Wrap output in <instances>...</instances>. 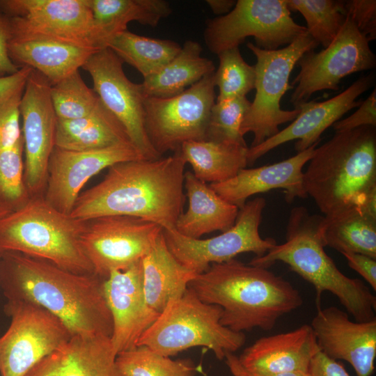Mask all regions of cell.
I'll return each instance as SVG.
<instances>
[{
    "mask_svg": "<svg viewBox=\"0 0 376 376\" xmlns=\"http://www.w3.org/2000/svg\"><path fill=\"white\" fill-rule=\"evenodd\" d=\"M185 164L179 150L155 159L115 164L100 183L79 194L70 215L84 221L130 216L175 228L186 200Z\"/></svg>",
    "mask_w": 376,
    "mask_h": 376,
    "instance_id": "cell-1",
    "label": "cell"
},
{
    "mask_svg": "<svg viewBox=\"0 0 376 376\" xmlns=\"http://www.w3.org/2000/svg\"><path fill=\"white\" fill-rule=\"evenodd\" d=\"M104 280L95 274L73 273L17 252L0 256V287L6 299L44 308L61 319L73 335L111 338L113 321L104 297Z\"/></svg>",
    "mask_w": 376,
    "mask_h": 376,
    "instance_id": "cell-2",
    "label": "cell"
},
{
    "mask_svg": "<svg viewBox=\"0 0 376 376\" xmlns=\"http://www.w3.org/2000/svg\"><path fill=\"white\" fill-rule=\"evenodd\" d=\"M188 288L203 301L220 306L221 323L236 332L272 330L281 317L303 304L299 290L287 280L235 258L212 264Z\"/></svg>",
    "mask_w": 376,
    "mask_h": 376,
    "instance_id": "cell-3",
    "label": "cell"
},
{
    "mask_svg": "<svg viewBox=\"0 0 376 376\" xmlns=\"http://www.w3.org/2000/svg\"><path fill=\"white\" fill-rule=\"evenodd\" d=\"M304 188L324 217L352 207L376 212V129L336 132L315 148Z\"/></svg>",
    "mask_w": 376,
    "mask_h": 376,
    "instance_id": "cell-4",
    "label": "cell"
},
{
    "mask_svg": "<svg viewBox=\"0 0 376 376\" xmlns=\"http://www.w3.org/2000/svg\"><path fill=\"white\" fill-rule=\"evenodd\" d=\"M324 216L311 214L304 206L293 207L289 214L285 242L276 244L249 264L268 268L282 262L313 285L316 304L329 292L357 322L376 319V297L360 279L345 276L324 251L322 236Z\"/></svg>",
    "mask_w": 376,
    "mask_h": 376,
    "instance_id": "cell-5",
    "label": "cell"
},
{
    "mask_svg": "<svg viewBox=\"0 0 376 376\" xmlns=\"http://www.w3.org/2000/svg\"><path fill=\"white\" fill-rule=\"evenodd\" d=\"M86 225L34 196L0 220V256L17 252L73 273L94 274L81 243Z\"/></svg>",
    "mask_w": 376,
    "mask_h": 376,
    "instance_id": "cell-6",
    "label": "cell"
},
{
    "mask_svg": "<svg viewBox=\"0 0 376 376\" xmlns=\"http://www.w3.org/2000/svg\"><path fill=\"white\" fill-rule=\"evenodd\" d=\"M222 308L203 301L188 288L170 301L156 320L141 335L137 346H146L165 357H173L195 347L210 350L219 360L234 353L246 342L244 332H236L221 322Z\"/></svg>",
    "mask_w": 376,
    "mask_h": 376,
    "instance_id": "cell-7",
    "label": "cell"
},
{
    "mask_svg": "<svg viewBox=\"0 0 376 376\" xmlns=\"http://www.w3.org/2000/svg\"><path fill=\"white\" fill-rule=\"evenodd\" d=\"M247 47L256 58L254 99L244 116L240 132L244 136L251 132V147L256 146L276 134L279 125L293 121L299 109L283 110L280 103L289 84L290 75L300 58L319 45L308 31L284 47L263 49L248 42Z\"/></svg>",
    "mask_w": 376,
    "mask_h": 376,
    "instance_id": "cell-8",
    "label": "cell"
},
{
    "mask_svg": "<svg viewBox=\"0 0 376 376\" xmlns=\"http://www.w3.org/2000/svg\"><path fill=\"white\" fill-rule=\"evenodd\" d=\"M306 31L291 17L286 0H238L228 13L207 21L203 38L218 55L239 47L248 37H253L261 49H277Z\"/></svg>",
    "mask_w": 376,
    "mask_h": 376,
    "instance_id": "cell-9",
    "label": "cell"
},
{
    "mask_svg": "<svg viewBox=\"0 0 376 376\" xmlns=\"http://www.w3.org/2000/svg\"><path fill=\"white\" fill-rule=\"evenodd\" d=\"M214 73L182 93L168 97H144L145 127L149 141L162 157L188 141L206 140L216 101Z\"/></svg>",
    "mask_w": 376,
    "mask_h": 376,
    "instance_id": "cell-10",
    "label": "cell"
},
{
    "mask_svg": "<svg viewBox=\"0 0 376 376\" xmlns=\"http://www.w3.org/2000/svg\"><path fill=\"white\" fill-rule=\"evenodd\" d=\"M265 206L263 197L246 201L239 209L231 228L207 239L188 237L174 228H163L166 244L180 263L196 274L205 272L212 264L227 262L242 253L262 256L277 244L274 239L263 238L259 233Z\"/></svg>",
    "mask_w": 376,
    "mask_h": 376,
    "instance_id": "cell-11",
    "label": "cell"
},
{
    "mask_svg": "<svg viewBox=\"0 0 376 376\" xmlns=\"http://www.w3.org/2000/svg\"><path fill=\"white\" fill-rule=\"evenodd\" d=\"M10 324L0 337L1 376H24L73 334L58 317L26 301L8 300Z\"/></svg>",
    "mask_w": 376,
    "mask_h": 376,
    "instance_id": "cell-12",
    "label": "cell"
},
{
    "mask_svg": "<svg viewBox=\"0 0 376 376\" xmlns=\"http://www.w3.org/2000/svg\"><path fill=\"white\" fill-rule=\"evenodd\" d=\"M0 9L9 16L12 38H49L101 50L88 0H6Z\"/></svg>",
    "mask_w": 376,
    "mask_h": 376,
    "instance_id": "cell-13",
    "label": "cell"
},
{
    "mask_svg": "<svg viewBox=\"0 0 376 376\" xmlns=\"http://www.w3.org/2000/svg\"><path fill=\"white\" fill-rule=\"evenodd\" d=\"M297 64L300 70L291 85L296 84L290 97L294 106L307 102L315 92L338 90L344 77L374 68L376 57L368 40L346 16L339 32L327 47L305 53Z\"/></svg>",
    "mask_w": 376,
    "mask_h": 376,
    "instance_id": "cell-14",
    "label": "cell"
},
{
    "mask_svg": "<svg viewBox=\"0 0 376 376\" xmlns=\"http://www.w3.org/2000/svg\"><path fill=\"white\" fill-rule=\"evenodd\" d=\"M163 230L150 221L130 216H105L86 221L81 237L94 274L106 279L143 259Z\"/></svg>",
    "mask_w": 376,
    "mask_h": 376,
    "instance_id": "cell-15",
    "label": "cell"
},
{
    "mask_svg": "<svg viewBox=\"0 0 376 376\" xmlns=\"http://www.w3.org/2000/svg\"><path fill=\"white\" fill-rule=\"evenodd\" d=\"M123 61L109 48L91 55L82 66L92 78L93 90L125 128L132 144L147 159L162 157L153 148L145 127L141 84L125 75Z\"/></svg>",
    "mask_w": 376,
    "mask_h": 376,
    "instance_id": "cell-16",
    "label": "cell"
},
{
    "mask_svg": "<svg viewBox=\"0 0 376 376\" xmlns=\"http://www.w3.org/2000/svg\"><path fill=\"white\" fill-rule=\"evenodd\" d=\"M51 86L43 75L33 70L19 104L25 154L24 179L29 194L33 196L45 188L49 162L55 147L56 116Z\"/></svg>",
    "mask_w": 376,
    "mask_h": 376,
    "instance_id": "cell-17",
    "label": "cell"
},
{
    "mask_svg": "<svg viewBox=\"0 0 376 376\" xmlns=\"http://www.w3.org/2000/svg\"><path fill=\"white\" fill-rule=\"evenodd\" d=\"M143 159L146 158L132 143L85 151L54 147L43 198L55 209L70 214L81 189L91 178L115 164Z\"/></svg>",
    "mask_w": 376,
    "mask_h": 376,
    "instance_id": "cell-18",
    "label": "cell"
},
{
    "mask_svg": "<svg viewBox=\"0 0 376 376\" xmlns=\"http://www.w3.org/2000/svg\"><path fill=\"white\" fill-rule=\"evenodd\" d=\"M374 75L361 77L347 89L322 102H304L295 106L299 109L297 118L285 128L262 143L250 147L247 163L253 164L258 159L281 144L297 139L295 149L304 151L320 141V136L331 125L354 107L361 100L356 99L368 91L373 84Z\"/></svg>",
    "mask_w": 376,
    "mask_h": 376,
    "instance_id": "cell-19",
    "label": "cell"
},
{
    "mask_svg": "<svg viewBox=\"0 0 376 376\" xmlns=\"http://www.w3.org/2000/svg\"><path fill=\"white\" fill-rule=\"evenodd\" d=\"M311 327L320 351L349 363L357 376H372L376 358V319L352 321L348 313L331 306L318 308Z\"/></svg>",
    "mask_w": 376,
    "mask_h": 376,
    "instance_id": "cell-20",
    "label": "cell"
},
{
    "mask_svg": "<svg viewBox=\"0 0 376 376\" xmlns=\"http://www.w3.org/2000/svg\"><path fill=\"white\" fill-rule=\"evenodd\" d=\"M103 286L113 321L111 341L118 354L136 347L141 335L159 313L146 301L142 260L125 270L112 271Z\"/></svg>",
    "mask_w": 376,
    "mask_h": 376,
    "instance_id": "cell-21",
    "label": "cell"
},
{
    "mask_svg": "<svg viewBox=\"0 0 376 376\" xmlns=\"http://www.w3.org/2000/svg\"><path fill=\"white\" fill-rule=\"evenodd\" d=\"M318 143L281 162L243 169L233 178L210 186L221 198L239 209L250 196L276 189L283 191L288 203L296 198H305L308 196L304 188L302 169L311 159Z\"/></svg>",
    "mask_w": 376,
    "mask_h": 376,
    "instance_id": "cell-22",
    "label": "cell"
},
{
    "mask_svg": "<svg viewBox=\"0 0 376 376\" xmlns=\"http://www.w3.org/2000/svg\"><path fill=\"white\" fill-rule=\"evenodd\" d=\"M318 352L311 325L304 324L290 331L258 338L244 350L238 359L246 370L258 375L308 372Z\"/></svg>",
    "mask_w": 376,
    "mask_h": 376,
    "instance_id": "cell-23",
    "label": "cell"
},
{
    "mask_svg": "<svg viewBox=\"0 0 376 376\" xmlns=\"http://www.w3.org/2000/svg\"><path fill=\"white\" fill-rule=\"evenodd\" d=\"M111 338L73 335L24 376H121Z\"/></svg>",
    "mask_w": 376,
    "mask_h": 376,
    "instance_id": "cell-24",
    "label": "cell"
},
{
    "mask_svg": "<svg viewBox=\"0 0 376 376\" xmlns=\"http://www.w3.org/2000/svg\"><path fill=\"white\" fill-rule=\"evenodd\" d=\"M98 51L49 38H12L8 43L13 61L40 72L52 85L79 71Z\"/></svg>",
    "mask_w": 376,
    "mask_h": 376,
    "instance_id": "cell-25",
    "label": "cell"
},
{
    "mask_svg": "<svg viewBox=\"0 0 376 376\" xmlns=\"http://www.w3.org/2000/svg\"><path fill=\"white\" fill-rule=\"evenodd\" d=\"M184 187L189 206L175 222V229L179 233L198 239L214 231L224 232L234 225L239 208L221 198L191 171L185 173Z\"/></svg>",
    "mask_w": 376,
    "mask_h": 376,
    "instance_id": "cell-26",
    "label": "cell"
},
{
    "mask_svg": "<svg viewBox=\"0 0 376 376\" xmlns=\"http://www.w3.org/2000/svg\"><path fill=\"white\" fill-rule=\"evenodd\" d=\"M143 287L147 304L160 313L168 303L181 297L197 275L180 263L169 250L163 230L142 259Z\"/></svg>",
    "mask_w": 376,
    "mask_h": 376,
    "instance_id": "cell-27",
    "label": "cell"
},
{
    "mask_svg": "<svg viewBox=\"0 0 376 376\" xmlns=\"http://www.w3.org/2000/svg\"><path fill=\"white\" fill-rule=\"evenodd\" d=\"M93 13L97 43L100 49L108 47L117 34L127 29L131 22L156 26L171 13L164 0H88Z\"/></svg>",
    "mask_w": 376,
    "mask_h": 376,
    "instance_id": "cell-28",
    "label": "cell"
},
{
    "mask_svg": "<svg viewBox=\"0 0 376 376\" xmlns=\"http://www.w3.org/2000/svg\"><path fill=\"white\" fill-rule=\"evenodd\" d=\"M127 143L132 142L125 128L101 100L95 109L85 117L70 120L56 118V148L85 151Z\"/></svg>",
    "mask_w": 376,
    "mask_h": 376,
    "instance_id": "cell-29",
    "label": "cell"
},
{
    "mask_svg": "<svg viewBox=\"0 0 376 376\" xmlns=\"http://www.w3.org/2000/svg\"><path fill=\"white\" fill-rule=\"evenodd\" d=\"M201 45L187 40L178 54L157 73L141 84L144 97L176 95L215 71L214 63L202 56Z\"/></svg>",
    "mask_w": 376,
    "mask_h": 376,
    "instance_id": "cell-30",
    "label": "cell"
},
{
    "mask_svg": "<svg viewBox=\"0 0 376 376\" xmlns=\"http://www.w3.org/2000/svg\"><path fill=\"white\" fill-rule=\"evenodd\" d=\"M248 149L246 145L205 140L185 142L179 150L195 177L212 184L228 180L245 169Z\"/></svg>",
    "mask_w": 376,
    "mask_h": 376,
    "instance_id": "cell-31",
    "label": "cell"
},
{
    "mask_svg": "<svg viewBox=\"0 0 376 376\" xmlns=\"http://www.w3.org/2000/svg\"><path fill=\"white\" fill-rule=\"evenodd\" d=\"M322 236L325 246L341 254L357 253L376 259V212L352 207L324 216Z\"/></svg>",
    "mask_w": 376,
    "mask_h": 376,
    "instance_id": "cell-32",
    "label": "cell"
},
{
    "mask_svg": "<svg viewBox=\"0 0 376 376\" xmlns=\"http://www.w3.org/2000/svg\"><path fill=\"white\" fill-rule=\"evenodd\" d=\"M107 47L144 79L163 68L178 54L181 45L173 40L140 36L127 29L113 37Z\"/></svg>",
    "mask_w": 376,
    "mask_h": 376,
    "instance_id": "cell-33",
    "label": "cell"
},
{
    "mask_svg": "<svg viewBox=\"0 0 376 376\" xmlns=\"http://www.w3.org/2000/svg\"><path fill=\"white\" fill-rule=\"evenodd\" d=\"M121 376H193L202 369L189 359H171L146 346H137L117 354Z\"/></svg>",
    "mask_w": 376,
    "mask_h": 376,
    "instance_id": "cell-34",
    "label": "cell"
},
{
    "mask_svg": "<svg viewBox=\"0 0 376 376\" xmlns=\"http://www.w3.org/2000/svg\"><path fill=\"white\" fill-rule=\"evenodd\" d=\"M290 11L300 13L310 36L323 48L336 36L346 19L345 1L286 0Z\"/></svg>",
    "mask_w": 376,
    "mask_h": 376,
    "instance_id": "cell-35",
    "label": "cell"
},
{
    "mask_svg": "<svg viewBox=\"0 0 376 376\" xmlns=\"http://www.w3.org/2000/svg\"><path fill=\"white\" fill-rule=\"evenodd\" d=\"M50 95L56 118L61 120L85 117L100 102L97 93L86 84L79 71L52 85Z\"/></svg>",
    "mask_w": 376,
    "mask_h": 376,
    "instance_id": "cell-36",
    "label": "cell"
},
{
    "mask_svg": "<svg viewBox=\"0 0 376 376\" xmlns=\"http://www.w3.org/2000/svg\"><path fill=\"white\" fill-rule=\"evenodd\" d=\"M217 56L219 63L213 75L214 86L219 89L216 101L246 97L254 89V66L244 60L239 47L224 50Z\"/></svg>",
    "mask_w": 376,
    "mask_h": 376,
    "instance_id": "cell-37",
    "label": "cell"
},
{
    "mask_svg": "<svg viewBox=\"0 0 376 376\" xmlns=\"http://www.w3.org/2000/svg\"><path fill=\"white\" fill-rule=\"evenodd\" d=\"M250 104L246 97L215 101L209 117L206 141L246 145L240 128Z\"/></svg>",
    "mask_w": 376,
    "mask_h": 376,
    "instance_id": "cell-38",
    "label": "cell"
},
{
    "mask_svg": "<svg viewBox=\"0 0 376 376\" xmlns=\"http://www.w3.org/2000/svg\"><path fill=\"white\" fill-rule=\"evenodd\" d=\"M23 152L22 137L14 146L0 150V198L14 209L29 198L24 179Z\"/></svg>",
    "mask_w": 376,
    "mask_h": 376,
    "instance_id": "cell-39",
    "label": "cell"
},
{
    "mask_svg": "<svg viewBox=\"0 0 376 376\" xmlns=\"http://www.w3.org/2000/svg\"><path fill=\"white\" fill-rule=\"evenodd\" d=\"M24 87L0 99V150L14 146L22 137L19 104Z\"/></svg>",
    "mask_w": 376,
    "mask_h": 376,
    "instance_id": "cell-40",
    "label": "cell"
},
{
    "mask_svg": "<svg viewBox=\"0 0 376 376\" xmlns=\"http://www.w3.org/2000/svg\"><path fill=\"white\" fill-rule=\"evenodd\" d=\"M346 16L368 42L376 38V1H345Z\"/></svg>",
    "mask_w": 376,
    "mask_h": 376,
    "instance_id": "cell-41",
    "label": "cell"
},
{
    "mask_svg": "<svg viewBox=\"0 0 376 376\" xmlns=\"http://www.w3.org/2000/svg\"><path fill=\"white\" fill-rule=\"evenodd\" d=\"M358 107L352 115L333 125L336 132L352 130L363 126L376 127L375 88Z\"/></svg>",
    "mask_w": 376,
    "mask_h": 376,
    "instance_id": "cell-42",
    "label": "cell"
},
{
    "mask_svg": "<svg viewBox=\"0 0 376 376\" xmlns=\"http://www.w3.org/2000/svg\"><path fill=\"white\" fill-rule=\"evenodd\" d=\"M12 38L10 23L8 17L0 15V77L17 72L20 66L16 65L8 53V43Z\"/></svg>",
    "mask_w": 376,
    "mask_h": 376,
    "instance_id": "cell-43",
    "label": "cell"
},
{
    "mask_svg": "<svg viewBox=\"0 0 376 376\" xmlns=\"http://www.w3.org/2000/svg\"><path fill=\"white\" fill-rule=\"evenodd\" d=\"M349 267L359 274L376 290V259L357 253H344Z\"/></svg>",
    "mask_w": 376,
    "mask_h": 376,
    "instance_id": "cell-44",
    "label": "cell"
},
{
    "mask_svg": "<svg viewBox=\"0 0 376 376\" xmlns=\"http://www.w3.org/2000/svg\"><path fill=\"white\" fill-rule=\"evenodd\" d=\"M308 373L309 376H350L341 363L320 351L313 358Z\"/></svg>",
    "mask_w": 376,
    "mask_h": 376,
    "instance_id": "cell-45",
    "label": "cell"
},
{
    "mask_svg": "<svg viewBox=\"0 0 376 376\" xmlns=\"http://www.w3.org/2000/svg\"><path fill=\"white\" fill-rule=\"evenodd\" d=\"M32 70L29 67L22 66L13 75L0 77V99L24 86Z\"/></svg>",
    "mask_w": 376,
    "mask_h": 376,
    "instance_id": "cell-46",
    "label": "cell"
},
{
    "mask_svg": "<svg viewBox=\"0 0 376 376\" xmlns=\"http://www.w3.org/2000/svg\"><path fill=\"white\" fill-rule=\"evenodd\" d=\"M225 363L233 376H309L308 372H291L270 375H258L246 370L240 364L238 357L234 353H226Z\"/></svg>",
    "mask_w": 376,
    "mask_h": 376,
    "instance_id": "cell-47",
    "label": "cell"
},
{
    "mask_svg": "<svg viewBox=\"0 0 376 376\" xmlns=\"http://www.w3.org/2000/svg\"><path fill=\"white\" fill-rule=\"evenodd\" d=\"M205 3L214 14L222 16L228 13L234 8L236 1L207 0Z\"/></svg>",
    "mask_w": 376,
    "mask_h": 376,
    "instance_id": "cell-48",
    "label": "cell"
},
{
    "mask_svg": "<svg viewBox=\"0 0 376 376\" xmlns=\"http://www.w3.org/2000/svg\"><path fill=\"white\" fill-rule=\"evenodd\" d=\"M14 210L12 205L0 198V220Z\"/></svg>",
    "mask_w": 376,
    "mask_h": 376,
    "instance_id": "cell-49",
    "label": "cell"
},
{
    "mask_svg": "<svg viewBox=\"0 0 376 376\" xmlns=\"http://www.w3.org/2000/svg\"><path fill=\"white\" fill-rule=\"evenodd\" d=\"M200 373H202L204 376H207L206 375H205L203 369L201 370Z\"/></svg>",
    "mask_w": 376,
    "mask_h": 376,
    "instance_id": "cell-50",
    "label": "cell"
},
{
    "mask_svg": "<svg viewBox=\"0 0 376 376\" xmlns=\"http://www.w3.org/2000/svg\"><path fill=\"white\" fill-rule=\"evenodd\" d=\"M193 376H194V375H193Z\"/></svg>",
    "mask_w": 376,
    "mask_h": 376,
    "instance_id": "cell-51",
    "label": "cell"
}]
</instances>
